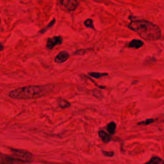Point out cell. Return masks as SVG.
<instances>
[{
	"label": "cell",
	"instance_id": "9c48e42d",
	"mask_svg": "<svg viewBox=\"0 0 164 164\" xmlns=\"http://www.w3.org/2000/svg\"><path fill=\"white\" fill-rule=\"evenodd\" d=\"M57 105H58L59 107L61 108V109H67L71 106V103L67 101L66 99H63L62 98H59L57 99Z\"/></svg>",
	"mask_w": 164,
	"mask_h": 164
},
{
	"label": "cell",
	"instance_id": "9a60e30c",
	"mask_svg": "<svg viewBox=\"0 0 164 164\" xmlns=\"http://www.w3.org/2000/svg\"><path fill=\"white\" fill-rule=\"evenodd\" d=\"M154 121V119H146L144 121H142V122L138 123V124H139V125H141V124L147 125V124H149L153 123Z\"/></svg>",
	"mask_w": 164,
	"mask_h": 164
},
{
	"label": "cell",
	"instance_id": "7c38bea8",
	"mask_svg": "<svg viewBox=\"0 0 164 164\" xmlns=\"http://www.w3.org/2000/svg\"><path fill=\"white\" fill-rule=\"evenodd\" d=\"M88 74L89 76H90L92 78H100L103 76H107L108 74L107 73H96V72H91V73H89Z\"/></svg>",
	"mask_w": 164,
	"mask_h": 164
},
{
	"label": "cell",
	"instance_id": "8fae6325",
	"mask_svg": "<svg viewBox=\"0 0 164 164\" xmlns=\"http://www.w3.org/2000/svg\"><path fill=\"white\" fill-rule=\"evenodd\" d=\"M106 129H107L110 135H113L114 133L116 132V124L114 122H110L107 126H106Z\"/></svg>",
	"mask_w": 164,
	"mask_h": 164
},
{
	"label": "cell",
	"instance_id": "30bf717a",
	"mask_svg": "<svg viewBox=\"0 0 164 164\" xmlns=\"http://www.w3.org/2000/svg\"><path fill=\"white\" fill-rule=\"evenodd\" d=\"M144 164H164V160L158 157V156H154L150 160Z\"/></svg>",
	"mask_w": 164,
	"mask_h": 164
},
{
	"label": "cell",
	"instance_id": "ba28073f",
	"mask_svg": "<svg viewBox=\"0 0 164 164\" xmlns=\"http://www.w3.org/2000/svg\"><path fill=\"white\" fill-rule=\"evenodd\" d=\"M98 134H99V137L101 138V140L103 142H105V143H108V142H109L112 139V137L110 134L106 133L103 130L99 131Z\"/></svg>",
	"mask_w": 164,
	"mask_h": 164
},
{
	"label": "cell",
	"instance_id": "e0dca14e",
	"mask_svg": "<svg viewBox=\"0 0 164 164\" xmlns=\"http://www.w3.org/2000/svg\"><path fill=\"white\" fill-rule=\"evenodd\" d=\"M3 45L1 42H0V51L3 50Z\"/></svg>",
	"mask_w": 164,
	"mask_h": 164
},
{
	"label": "cell",
	"instance_id": "3957f363",
	"mask_svg": "<svg viewBox=\"0 0 164 164\" xmlns=\"http://www.w3.org/2000/svg\"><path fill=\"white\" fill-rule=\"evenodd\" d=\"M78 5V0H60L59 2L60 9L67 12L74 11Z\"/></svg>",
	"mask_w": 164,
	"mask_h": 164
},
{
	"label": "cell",
	"instance_id": "8992f818",
	"mask_svg": "<svg viewBox=\"0 0 164 164\" xmlns=\"http://www.w3.org/2000/svg\"><path fill=\"white\" fill-rule=\"evenodd\" d=\"M70 55L67 51H62L58 53L55 58V62L56 63H63L66 62L69 58Z\"/></svg>",
	"mask_w": 164,
	"mask_h": 164
},
{
	"label": "cell",
	"instance_id": "2e32d148",
	"mask_svg": "<svg viewBox=\"0 0 164 164\" xmlns=\"http://www.w3.org/2000/svg\"><path fill=\"white\" fill-rule=\"evenodd\" d=\"M102 153L103 154V155L106 156H109V157H111V156H113L114 155V153L112 151H103Z\"/></svg>",
	"mask_w": 164,
	"mask_h": 164
},
{
	"label": "cell",
	"instance_id": "5b68a950",
	"mask_svg": "<svg viewBox=\"0 0 164 164\" xmlns=\"http://www.w3.org/2000/svg\"><path fill=\"white\" fill-rule=\"evenodd\" d=\"M62 38L60 36H55L51 38H49L47 41L46 47L49 50H51L53 48L56 46L62 43Z\"/></svg>",
	"mask_w": 164,
	"mask_h": 164
},
{
	"label": "cell",
	"instance_id": "52a82bcc",
	"mask_svg": "<svg viewBox=\"0 0 164 164\" xmlns=\"http://www.w3.org/2000/svg\"><path fill=\"white\" fill-rule=\"evenodd\" d=\"M144 42L139 39H133L130 41L128 44V46L130 48L133 49H139L143 46Z\"/></svg>",
	"mask_w": 164,
	"mask_h": 164
},
{
	"label": "cell",
	"instance_id": "5bb4252c",
	"mask_svg": "<svg viewBox=\"0 0 164 164\" xmlns=\"http://www.w3.org/2000/svg\"><path fill=\"white\" fill-rule=\"evenodd\" d=\"M55 19H53L51 21V22L49 23L48 25V26H47L46 28H44V29H42V30H40V31L39 32V33H40V34H43V33H44V32H46L48 29H49V28H51V27L55 25Z\"/></svg>",
	"mask_w": 164,
	"mask_h": 164
},
{
	"label": "cell",
	"instance_id": "277c9868",
	"mask_svg": "<svg viewBox=\"0 0 164 164\" xmlns=\"http://www.w3.org/2000/svg\"><path fill=\"white\" fill-rule=\"evenodd\" d=\"M11 152L12 154L16 156L19 160H28L32 158V154L25 150H21V149H11Z\"/></svg>",
	"mask_w": 164,
	"mask_h": 164
},
{
	"label": "cell",
	"instance_id": "4fadbf2b",
	"mask_svg": "<svg viewBox=\"0 0 164 164\" xmlns=\"http://www.w3.org/2000/svg\"><path fill=\"white\" fill-rule=\"evenodd\" d=\"M84 25L87 28H92V29H94V28L93 20L91 19H87V20H85L84 22Z\"/></svg>",
	"mask_w": 164,
	"mask_h": 164
},
{
	"label": "cell",
	"instance_id": "6da1fadb",
	"mask_svg": "<svg viewBox=\"0 0 164 164\" xmlns=\"http://www.w3.org/2000/svg\"><path fill=\"white\" fill-rule=\"evenodd\" d=\"M127 27L130 30L137 33L142 39L147 41L158 40L161 37L160 28L149 21H132Z\"/></svg>",
	"mask_w": 164,
	"mask_h": 164
},
{
	"label": "cell",
	"instance_id": "7a4b0ae2",
	"mask_svg": "<svg viewBox=\"0 0 164 164\" xmlns=\"http://www.w3.org/2000/svg\"><path fill=\"white\" fill-rule=\"evenodd\" d=\"M53 89L52 85H27L11 90L10 98L15 99H33L48 95Z\"/></svg>",
	"mask_w": 164,
	"mask_h": 164
}]
</instances>
